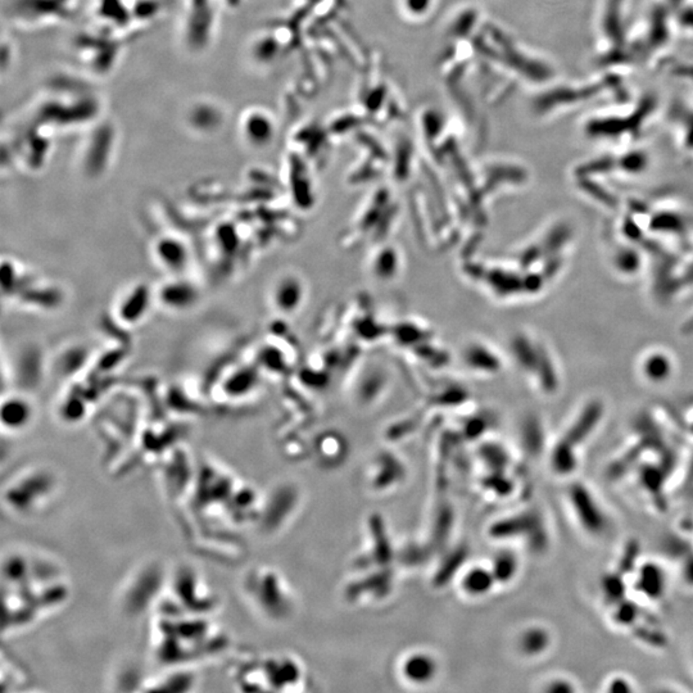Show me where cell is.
Wrapping results in <instances>:
<instances>
[{
  "instance_id": "1",
  "label": "cell",
  "mask_w": 693,
  "mask_h": 693,
  "mask_svg": "<svg viewBox=\"0 0 693 693\" xmlns=\"http://www.w3.org/2000/svg\"><path fill=\"white\" fill-rule=\"evenodd\" d=\"M571 514L584 533L590 537H603L610 531V516L590 486L571 484L568 492Z\"/></svg>"
},
{
  "instance_id": "3",
  "label": "cell",
  "mask_w": 693,
  "mask_h": 693,
  "mask_svg": "<svg viewBox=\"0 0 693 693\" xmlns=\"http://www.w3.org/2000/svg\"><path fill=\"white\" fill-rule=\"evenodd\" d=\"M153 256L163 270L180 275L188 269L190 249L187 241L175 235H162L153 244Z\"/></svg>"
},
{
  "instance_id": "9",
  "label": "cell",
  "mask_w": 693,
  "mask_h": 693,
  "mask_svg": "<svg viewBox=\"0 0 693 693\" xmlns=\"http://www.w3.org/2000/svg\"><path fill=\"white\" fill-rule=\"evenodd\" d=\"M552 646V635L548 629L542 625H531L520 632L516 640V647L520 654L536 659L543 656Z\"/></svg>"
},
{
  "instance_id": "12",
  "label": "cell",
  "mask_w": 693,
  "mask_h": 693,
  "mask_svg": "<svg viewBox=\"0 0 693 693\" xmlns=\"http://www.w3.org/2000/svg\"><path fill=\"white\" fill-rule=\"evenodd\" d=\"M518 566L519 561L518 558H515V555L511 552L504 551L494 558L491 569L494 573L497 582L505 583V582H510L512 578H515L518 573Z\"/></svg>"
},
{
  "instance_id": "11",
  "label": "cell",
  "mask_w": 693,
  "mask_h": 693,
  "mask_svg": "<svg viewBox=\"0 0 693 693\" xmlns=\"http://www.w3.org/2000/svg\"><path fill=\"white\" fill-rule=\"evenodd\" d=\"M302 297V288L297 279L286 276L280 279L272 291V302L280 312H291L297 308Z\"/></svg>"
},
{
  "instance_id": "6",
  "label": "cell",
  "mask_w": 693,
  "mask_h": 693,
  "mask_svg": "<svg viewBox=\"0 0 693 693\" xmlns=\"http://www.w3.org/2000/svg\"><path fill=\"white\" fill-rule=\"evenodd\" d=\"M155 293L145 284L132 286L117 306V315L125 325L139 324L150 312Z\"/></svg>"
},
{
  "instance_id": "7",
  "label": "cell",
  "mask_w": 693,
  "mask_h": 693,
  "mask_svg": "<svg viewBox=\"0 0 693 693\" xmlns=\"http://www.w3.org/2000/svg\"><path fill=\"white\" fill-rule=\"evenodd\" d=\"M438 670V661L427 651H414L408 654L402 660L400 667L403 679L415 686L429 684L435 679Z\"/></svg>"
},
{
  "instance_id": "8",
  "label": "cell",
  "mask_w": 693,
  "mask_h": 693,
  "mask_svg": "<svg viewBox=\"0 0 693 693\" xmlns=\"http://www.w3.org/2000/svg\"><path fill=\"white\" fill-rule=\"evenodd\" d=\"M0 416L3 428L12 433L22 432L33 422V405L24 395H9L1 403Z\"/></svg>"
},
{
  "instance_id": "4",
  "label": "cell",
  "mask_w": 693,
  "mask_h": 693,
  "mask_svg": "<svg viewBox=\"0 0 693 693\" xmlns=\"http://www.w3.org/2000/svg\"><path fill=\"white\" fill-rule=\"evenodd\" d=\"M633 587L641 600L648 603H660L667 595V571L654 561L635 565Z\"/></svg>"
},
{
  "instance_id": "10",
  "label": "cell",
  "mask_w": 693,
  "mask_h": 693,
  "mask_svg": "<svg viewBox=\"0 0 693 693\" xmlns=\"http://www.w3.org/2000/svg\"><path fill=\"white\" fill-rule=\"evenodd\" d=\"M499 583L491 568L473 566L467 569L461 578V590L469 597L480 598L492 592L494 585Z\"/></svg>"
},
{
  "instance_id": "16",
  "label": "cell",
  "mask_w": 693,
  "mask_h": 693,
  "mask_svg": "<svg viewBox=\"0 0 693 693\" xmlns=\"http://www.w3.org/2000/svg\"><path fill=\"white\" fill-rule=\"evenodd\" d=\"M430 0H406V8L410 14H425L428 11Z\"/></svg>"
},
{
  "instance_id": "14",
  "label": "cell",
  "mask_w": 693,
  "mask_h": 693,
  "mask_svg": "<svg viewBox=\"0 0 693 693\" xmlns=\"http://www.w3.org/2000/svg\"><path fill=\"white\" fill-rule=\"evenodd\" d=\"M605 691L610 693L633 692L635 691V687L628 677L614 675L605 684Z\"/></svg>"
},
{
  "instance_id": "2",
  "label": "cell",
  "mask_w": 693,
  "mask_h": 693,
  "mask_svg": "<svg viewBox=\"0 0 693 693\" xmlns=\"http://www.w3.org/2000/svg\"><path fill=\"white\" fill-rule=\"evenodd\" d=\"M169 630H174L175 633V642L162 641L160 642L158 654L161 655L163 660L170 662H184L188 661L193 655L204 654V648H201L202 645H206L203 638H207L208 625L204 622H182L175 620L172 624L166 622L163 625Z\"/></svg>"
},
{
  "instance_id": "13",
  "label": "cell",
  "mask_w": 693,
  "mask_h": 693,
  "mask_svg": "<svg viewBox=\"0 0 693 693\" xmlns=\"http://www.w3.org/2000/svg\"><path fill=\"white\" fill-rule=\"evenodd\" d=\"M193 677L190 674H182L176 673L171 677H166L163 678V680L158 682L157 684L158 686L153 687L152 689H165V691H179L176 684H180L182 687V689H190V687L188 684H193Z\"/></svg>"
},
{
  "instance_id": "5",
  "label": "cell",
  "mask_w": 693,
  "mask_h": 693,
  "mask_svg": "<svg viewBox=\"0 0 693 693\" xmlns=\"http://www.w3.org/2000/svg\"><path fill=\"white\" fill-rule=\"evenodd\" d=\"M156 298L169 311L187 312L198 303L199 291L192 281L175 278L160 286Z\"/></svg>"
},
{
  "instance_id": "15",
  "label": "cell",
  "mask_w": 693,
  "mask_h": 693,
  "mask_svg": "<svg viewBox=\"0 0 693 693\" xmlns=\"http://www.w3.org/2000/svg\"><path fill=\"white\" fill-rule=\"evenodd\" d=\"M543 691L550 693H569L577 691V688H575V684L570 679L556 677V678H552L547 683V686L544 687Z\"/></svg>"
}]
</instances>
